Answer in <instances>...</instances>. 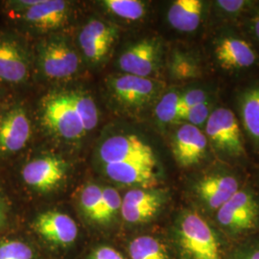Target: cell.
I'll return each mask as SVG.
<instances>
[{"label":"cell","mask_w":259,"mask_h":259,"mask_svg":"<svg viewBox=\"0 0 259 259\" xmlns=\"http://www.w3.org/2000/svg\"><path fill=\"white\" fill-rule=\"evenodd\" d=\"M42 122L58 138H83L98 125L99 111L93 97L80 91L51 93L41 105Z\"/></svg>","instance_id":"cell-1"},{"label":"cell","mask_w":259,"mask_h":259,"mask_svg":"<svg viewBox=\"0 0 259 259\" xmlns=\"http://www.w3.org/2000/svg\"><path fill=\"white\" fill-rule=\"evenodd\" d=\"M177 237L185 259H223L221 242L198 213L185 212L177 226Z\"/></svg>","instance_id":"cell-2"},{"label":"cell","mask_w":259,"mask_h":259,"mask_svg":"<svg viewBox=\"0 0 259 259\" xmlns=\"http://www.w3.org/2000/svg\"><path fill=\"white\" fill-rule=\"evenodd\" d=\"M98 158L102 165L132 161L157 163L152 147L138 136L128 134L104 139L98 147Z\"/></svg>","instance_id":"cell-3"},{"label":"cell","mask_w":259,"mask_h":259,"mask_svg":"<svg viewBox=\"0 0 259 259\" xmlns=\"http://www.w3.org/2000/svg\"><path fill=\"white\" fill-rule=\"evenodd\" d=\"M38 64L47 78L65 80L76 74L80 61L73 47L64 38L56 37L41 44Z\"/></svg>","instance_id":"cell-4"},{"label":"cell","mask_w":259,"mask_h":259,"mask_svg":"<svg viewBox=\"0 0 259 259\" xmlns=\"http://www.w3.org/2000/svg\"><path fill=\"white\" fill-rule=\"evenodd\" d=\"M258 204L246 190H238L217 210V221L232 233L252 230L258 220Z\"/></svg>","instance_id":"cell-5"},{"label":"cell","mask_w":259,"mask_h":259,"mask_svg":"<svg viewBox=\"0 0 259 259\" xmlns=\"http://www.w3.org/2000/svg\"><path fill=\"white\" fill-rule=\"evenodd\" d=\"M206 136L214 146L226 154L241 156L245 148L240 128L234 113L220 108L210 112L205 126Z\"/></svg>","instance_id":"cell-6"},{"label":"cell","mask_w":259,"mask_h":259,"mask_svg":"<svg viewBox=\"0 0 259 259\" xmlns=\"http://www.w3.org/2000/svg\"><path fill=\"white\" fill-rule=\"evenodd\" d=\"M67 164L62 157L44 156L27 162L21 171L24 183L39 192H50L64 182Z\"/></svg>","instance_id":"cell-7"},{"label":"cell","mask_w":259,"mask_h":259,"mask_svg":"<svg viewBox=\"0 0 259 259\" xmlns=\"http://www.w3.org/2000/svg\"><path fill=\"white\" fill-rule=\"evenodd\" d=\"M118 37L116 26L102 19H93L82 28L78 40L84 57L93 64L103 62Z\"/></svg>","instance_id":"cell-8"},{"label":"cell","mask_w":259,"mask_h":259,"mask_svg":"<svg viewBox=\"0 0 259 259\" xmlns=\"http://www.w3.org/2000/svg\"><path fill=\"white\" fill-rule=\"evenodd\" d=\"M112 97L126 108H139L150 102L157 93V83L149 78L124 74L108 81Z\"/></svg>","instance_id":"cell-9"},{"label":"cell","mask_w":259,"mask_h":259,"mask_svg":"<svg viewBox=\"0 0 259 259\" xmlns=\"http://www.w3.org/2000/svg\"><path fill=\"white\" fill-rule=\"evenodd\" d=\"M165 195L150 188L131 189L122 198L120 212L125 222L142 224L152 220L164 204Z\"/></svg>","instance_id":"cell-10"},{"label":"cell","mask_w":259,"mask_h":259,"mask_svg":"<svg viewBox=\"0 0 259 259\" xmlns=\"http://www.w3.org/2000/svg\"><path fill=\"white\" fill-rule=\"evenodd\" d=\"M31 137V123L21 107H15L0 118V155L18 153Z\"/></svg>","instance_id":"cell-11"},{"label":"cell","mask_w":259,"mask_h":259,"mask_svg":"<svg viewBox=\"0 0 259 259\" xmlns=\"http://www.w3.org/2000/svg\"><path fill=\"white\" fill-rule=\"evenodd\" d=\"M159 58L157 41L144 39L127 48L118 59V66L126 74L148 78L156 68Z\"/></svg>","instance_id":"cell-12"},{"label":"cell","mask_w":259,"mask_h":259,"mask_svg":"<svg viewBox=\"0 0 259 259\" xmlns=\"http://www.w3.org/2000/svg\"><path fill=\"white\" fill-rule=\"evenodd\" d=\"M36 232L46 240L61 247L74 243L78 236V227L67 214L49 210L40 213L34 224Z\"/></svg>","instance_id":"cell-13"},{"label":"cell","mask_w":259,"mask_h":259,"mask_svg":"<svg viewBox=\"0 0 259 259\" xmlns=\"http://www.w3.org/2000/svg\"><path fill=\"white\" fill-rule=\"evenodd\" d=\"M29 72L30 60L24 47L13 38L0 37V81L22 83Z\"/></svg>","instance_id":"cell-14"},{"label":"cell","mask_w":259,"mask_h":259,"mask_svg":"<svg viewBox=\"0 0 259 259\" xmlns=\"http://www.w3.org/2000/svg\"><path fill=\"white\" fill-rule=\"evenodd\" d=\"M206 146L207 140L204 133L198 127L185 123L174 137L173 155L181 166H192L202 160Z\"/></svg>","instance_id":"cell-15"},{"label":"cell","mask_w":259,"mask_h":259,"mask_svg":"<svg viewBox=\"0 0 259 259\" xmlns=\"http://www.w3.org/2000/svg\"><path fill=\"white\" fill-rule=\"evenodd\" d=\"M105 174L120 185L150 188L157 184V163L132 161L103 165Z\"/></svg>","instance_id":"cell-16"},{"label":"cell","mask_w":259,"mask_h":259,"mask_svg":"<svg viewBox=\"0 0 259 259\" xmlns=\"http://www.w3.org/2000/svg\"><path fill=\"white\" fill-rule=\"evenodd\" d=\"M21 19L40 30L61 27L68 18L69 3L63 0H39L37 5L20 12Z\"/></svg>","instance_id":"cell-17"},{"label":"cell","mask_w":259,"mask_h":259,"mask_svg":"<svg viewBox=\"0 0 259 259\" xmlns=\"http://www.w3.org/2000/svg\"><path fill=\"white\" fill-rule=\"evenodd\" d=\"M239 190L238 181L229 175L203 178L196 186L197 194L210 209L218 210Z\"/></svg>","instance_id":"cell-18"},{"label":"cell","mask_w":259,"mask_h":259,"mask_svg":"<svg viewBox=\"0 0 259 259\" xmlns=\"http://www.w3.org/2000/svg\"><path fill=\"white\" fill-rule=\"evenodd\" d=\"M217 61L223 68L235 69L253 65L256 56L252 48L245 40L227 37L216 47Z\"/></svg>","instance_id":"cell-19"},{"label":"cell","mask_w":259,"mask_h":259,"mask_svg":"<svg viewBox=\"0 0 259 259\" xmlns=\"http://www.w3.org/2000/svg\"><path fill=\"white\" fill-rule=\"evenodd\" d=\"M203 4L200 0H177L168 11L171 26L182 32H193L199 27Z\"/></svg>","instance_id":"cell-20"},{"label":"cell","mask_w":259,"mask_h":259,"mask_svg":"<svg viewBox=\"0 0 259 259\" xmlns=\"http://www.w3.org/2000/svg\"><path fill=\"white\" fill-rule=\"evenodd\" d=\"M131 259H168L164 245L160 241L149 235H142L130 243Z\"/></svg>","instance_id":"cell-21"},{"label":"cell","mask_w":259,"mask_h":259,"mask_svg":"<svg viewBox=\"0 0 259 259\" xmlns=\"http://www.w3.org/2000/svg\"><path fill=\"white\" fill-rule=\"evenodd\" d=\"M122 198L118 191L111 186H103L102 201L93 222L108 224L111 222L120 211Z\"/></svg>","instance_id":"cell-22"},{"label":"cell","mask_w":259,"mask_h":259,"mask_svg":"<svg viewBox=\"0 0 259 259\" xmlns=\"http://www.w3.org/2000/svg\"><path fill=\"white\" fill-rule=\"evenodd\" d=\"M103 6L111 14L127 20H139L146 14V7L139 0H105Z\"/></svg>","instance_id":"cell-23"},{"label":"cell","mask_w":259,"mask_h":259,"mask_svg":"<svg viewBox=\"0 0 259 259\" xmlns=\"http://www.w3.org/2000/svg\"><path fill=\"white\" fill-rule=\"evenodd\" d=\"M242 117L250 136L259 140V89L246 93L242 102Z\"/></svg>","instance_id":"cell-24"},{"label":"cell","mask_w":259,"mask_h":259,"mask_svg":"<svg viewBox=\"0 0 259 259\" xmlns=\"http://www.w3.org/2000/svg\"><path fill=\"white\" fill-rule=\"evenodd\" d=\"M181 94L177 92H170L164 94L157 103L155 113L161 123H173L178 121L180 110Z\"/></svg>","instance_id":"cell-25"},{"label":"cell","mask_w":259,"mask_h":259,"mask_svg":"<svg viewBox=\"0 0 259 259\" xmlns=\"http://www.w3.org/2000/svg\"><path fill=\"white\" fill-rule=\"evenodd\" d=\"M103 186L94 184L85 185L81 191L79 204L83 215L93 221L102 201Z\"/></svg>","instance_id":"cell-26"},{"label":"cell","mask_w":259,"mask_h":259,"mask_svg":"<svg viewBox=\"0 0 259 259\" xmlns=\"http://www.w3.org/2000/svg\"><path fill=\"white\" fill-rule=\"evenodd\" d=\"M0 259H34V252L22 241H3L0 243Z\"/></svg>","instance_id":"cell-27"},{"label":"cell","mask_w":259,"mask_h":259,"mask_svg":"<svg viewBox=\"0 0 259 259\" xmlns=\"http://www.w3.org/2000/svg\"><path fill=\"white\" fill-rule=\"evenodd\" d=\"M171 73L177 79H187L195 77L198 73L197 65L186 56L183 54H175L171 65Z\"/></svg>","instance_id":"cell-28"},{"label":"cell","mask_w":259,"mask_h":259,"mask_svg":"<svg viewBox=\"0 0 259 259\" xmlns=\"http://www.w3.org/2000/svg\"><path fill=\"white\" fill-rule=\"evenodd\" d=\"M209 115H210L209 106L207 102H204L200 105H197L193 108L189 109L188 111L184 112L180 116L179 120L186 121L187 124L198 127V126L203 125L204 122H206Z\"/></svg>","instance_id":"cell-29"},{"label":"cell","mask_w":259,"mask_h":259,"mask_svg":"<svg viewBox=\"0 0 259 259\" xmlns=\"http://www.w3.org/2000/svg\"><path fill=\"white\" fill-rule=\"evenodd\" d=\"M206 97H207L206 93L202 90H191L184 94H181L178 120H179L180 116L185 111H188L189 109L193 108L197 105L206 102Z\"/></svg>","instance_id":"cell-30"},{"label":"cell","mask_w":259,"mask_h":259,"mask_svg":"<svg viewBox=\"0 0 259 259\" xmlns=\"http://www.w3.org/2000/svg\"><path fill=\"white\" fill-rule=\"evenodd\" d=\"M89 259H124L119 251L108 246H102L93 250Z\"/></svg>","instance_id":"cell-31"},{"label":"cell","mask_w":259,"mask_h":259,"mask_svg":"<svg viewBox=\"0 0 259 259\" xmlns=\"http://www.w3.org/2000/svg\"><path fill=\"white\" fill-rule=\"evenodd\" d=\"M217 3L226 12L236 13L244 7L246 2L243 0H221V1H218Z\"/></svg>","instance_id":"cell-32"},{"label":"cell","mask_w":259,"mask_h":259,"mask_svg":"<svg viewBox=\"0 0 259 259\" xmlns=\"http://www.w3.org/2000/svg\"><path fill=\"white\" fill-rule=\"evenodd\" d=\"M7 204L5 200L0 195V230L4 227L6 220H7Z\"/></svg>","instance_id":"cell-33"},{"label":"cell","mask_w":259,"mask_h":259,"mask_svg":"<svg viewBox=\"0 0 259 259\" xmlns=\"http://www.w3.org/2000/svg\"><path fill=\"white\" fill-rule=\"evenodd\" d=\"M253 28H254V32H255V35L259 39V13L256 16V18L254 19V23H253Z\"/></svg>","instance_id":"cell-34"},{"label":"cell","mask_w":259,"mask_h":259,"mask_svg":"<svg viewBox=\"0 0 259 259\" xmlns=\"http://www.w3.org/2000/svg\"><path fill=\"white\" fill-rule=\"evenodd\" d=\"M245 259H259V249L250 252V253L245 257Z\"/></svg>","instance_id":"cell-35"}]
</instances>
